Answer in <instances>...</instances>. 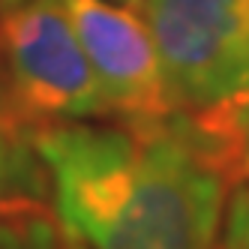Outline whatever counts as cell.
<instances>
[{
    "label": "cell",
    "instance_id": "cell-10",
    "mask_svg": "<svg viewBox=\"0 0 249 249\" xmlns=\"http://www.w3.org/2000/svg\"><path fill=\"white\" fill-rule=\"evenodd\" d=\"M114 3H129V6H138L141 0H114Z\"/></svg>",
    "mask_w": 249,
    "mask_h": 249
},
{
    "label": "cell",
    "instance_id": "cell-5",
    "mask_svg": "<svg viewBox=\"0 0 249 249\" xmlns=\"http://www.w3.org/2000/svg\"><path fill=\"white\" fill-rule=\"evenodd\" d=\"M201 144L231 186L249 183V87L189 114Z\"/></svg>",
    "mask_w": 249,
    "mask_h": 249
},
{
    "label": "cell",
    "instance_id": "cell-7",
    "mask_svg": "<svg viewBox=\"0 0 249 249\" xmlns=\"http://www.w3.org/2000/svg\"><path fill=\"white\" fill-rule=\"evenodd\" d=\"M18 192H48V180L30 147V135L0 114V207Z\"/></svg>",
    "mask_w": 249,
    "mask_h": 249
},
{
    "label": "cell",
    "instance_id": "cell-8",
    "mask_svg": "<svg viewBox=\"0 0 249 249\" xmlns=\"http://www.w3.org/2000/svg\"><path fill=\"white\" fill-rule=\"evenodd\" d=\"M219 249H249V183H237L225 201Z\"/></svg>",
    "mask_w": 249,
    "mask_h": 249
},
{
    "label": "cell",
    "instance_id": "cell-1",
    "mask_svg": "<svg viewBox=\"0 0 249 249\" xmlns=\"http://www.w3.org/2000/svg\"><path fill=\"white\" fill-rule=\"evenodd\" d=\"M51 204L87 249H219L228 177L189 114L30 132Z\"/></svg>",
    "mask_w": 249,
    "mask_h": 249
},
{
    "label": "cell",
    "instance_id": "cell-2",
    "mask_svg": "<svg viewBox=\"0 0 249 249\" xmlns=\"http://www.w3.org/2000/svg\"><path fill=\"white\" fill-rule=\"evenodd\" d=\"M0 114L21 132L108 117L63 0L0 9Z\"/></svg>",
    "mask_w": 249,
    "mask_h": 249
},
{
    "label": "cell",
    "instance_id": "cell-6",
    "mask_svg": "<svg viewBox=\"0 0 249 249\" xmlns=\"http://www.w3.org/2000/svg\"><path fill=\"white\" fill-rule=\"evenodd\" d=\"M0 249H87L60 219L48 192H18L0 207Z\"/></svg>",
    "mask_w": 249,
    "mask_h": 249
},
{
    "label": "cell",
    "instance_id": "cell-3",
    "mask_svg": "<svg viewBox=\"0 0 249 249\" xmlns=\"http://www.w3.org/2000/svg\"><path fill=\"white\" fill-rule=\"evenodd\" d=\"M171 111H201L249 87V0H141Z\"/></svg>",
    "mask_w": 249,
    "mask_h": 249
},
{
    "label": "cell",
    "instance_id": "cell-4",
    "mask_svg": "<svg viewBox=\"0 0 249 249\" xmlns=\"http://www.w3.org/2000/svg\"><path fill=\"white\" fill-rule=\"evenodd\" d=\"M63 6L111 120L147 123L174 114L162 63L138 6L114 0H63Z\"/></svg>",
    "mask_w": 249,
    "mask_h": 249
},
{
    "label": "cell",
    "instance_id": "cell-9",
    "mask_svg": "<svg viewBox=\"0 0 249 249\" xmlns=\"http://www.w3.org/2000/svg\"><path fill=\"white\" fill-rule=\"evenodd\" d=\"M15 3H24V0H0V9H9V6H15Z\"/></svg>",
    "mask_w": 249,
    "mask_h": 249
}]
</instances>
